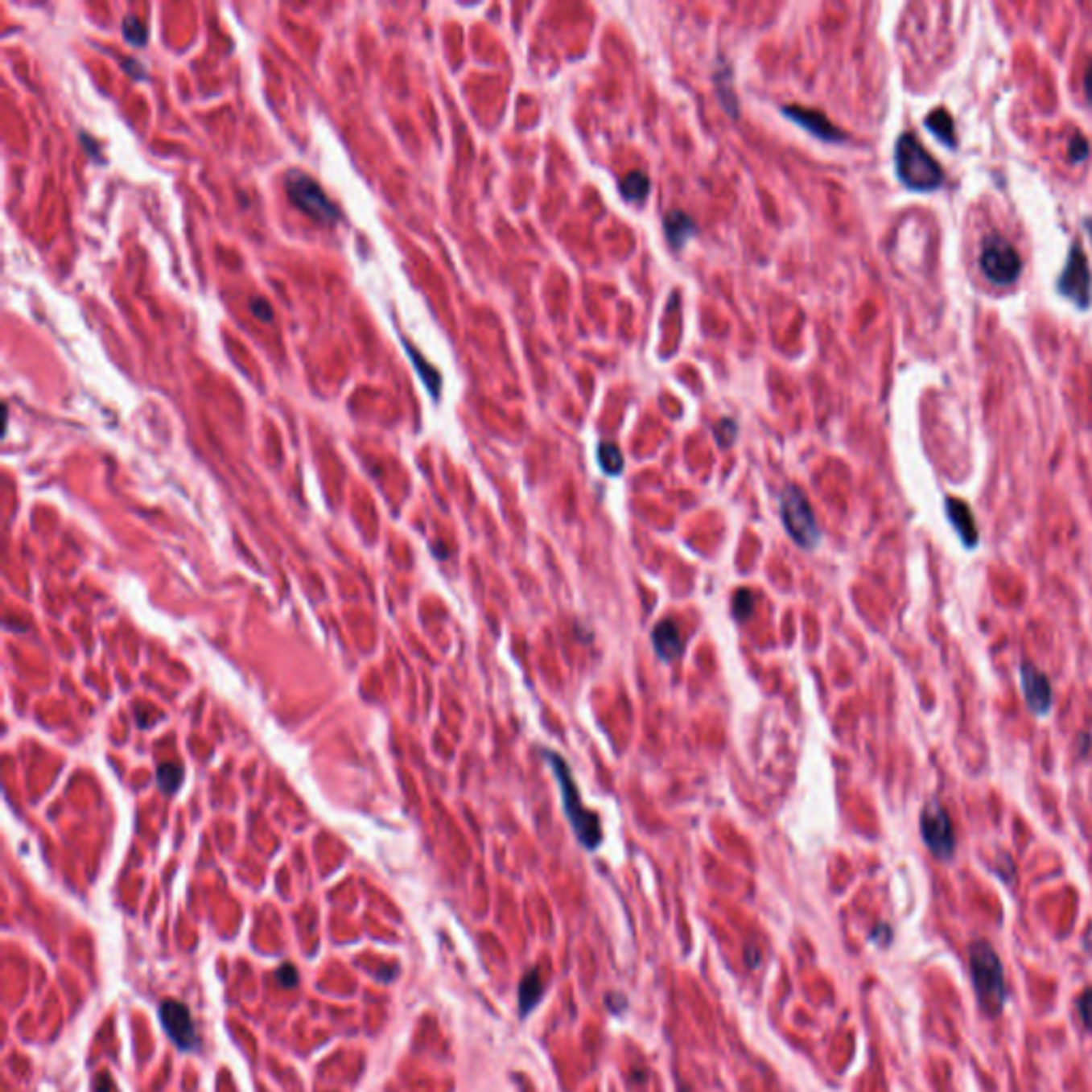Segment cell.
Instances as JSON below:
<instances>
[{"mask_svg":"<svg viewBox=\"0 0 1092 1092\" xmlns=\"http://www.w3.org/2000/svg\"><path fill=\"white\" fill-rule=\"evenodd\" d=\"M969 960L977 1003L983 1013H988L990 1018H996L1007 1001L1001 958L996 956L995 947L990 946L988 941H973L969 947Z\"/></svg>","mask_w":1092,"mask_h":1092,"instance_id":"obj_1","label":"cell"},{"mask_svg":"<svg viewBox=\"0 0 1092 1092\" xmlns=\"http://www.w3.org/2000/svg\"><path fill=\"white\" fill-rule=\"evenodd\" d=\"M544 756L549 760V764L553 766V773L557 777V783H559V789H562V798H563V809H566V815L570 819V826H572L574 834L580 841V845L587 849H595L602 843V826H600V818L595 813L587 811L583 802H580V793L579 787L574 783L572 775H570V769L566 766V762L562 760V756H557V753H550V751H544Z\"/></svg>","mask_w":1092,"mask_h":1092,"instance_id":"obj_2","label":"cell"},{"mask_svg":"<svg viewBox=\"0 0 1092 1092\" xmlns=\"http://www.w3.org/2000/svg\"><path fill=\"white\" fill-rule=\"evenodd\" d=\"M894 160L898 177L907 188L934 190L943 183V169L916 139V134L903 133L898 137Z\"/></svg>","mask_w":1092,"mask_h":1092,"instance_id":"obj_3","label":"cell"},{"mask_svg":"<svg viewBox=\"0 0 1092 1092\" xmlns=\"http://www.w3.org/2000/svg\"><path fill=\"white\" fill-rule=\"evenodd\" d=\"M779 514L785 531L800 549H815L819 544V527L806 495L798 487H787L779 495Z\"/></svg>","mask_w":1092,"mask_h":1092,"instance_id":"obj_4","label":"cell"},{"mask_svg":"<svg viewBox=\"0 0 1092 1092\" xmlns=\"http://www.w3.org/2000/svg\"><path fill=\"white\" fill-rule=\"evenodd\" d=\"M286 192L288 199L295 203V208H299L303 214H307L316 222L333 225L342 216L340 209L336 208V203L331 201L329 195L320 188V183L314 177L297 171V169L288 171Z\"/></svg>","mask_w":1092,"mask_h":1092,"instance_id":"obj_5","label":"cell"},{"mask_svg":"<svg viewBox=\"0 0 1092 1092\" xmlns=\"http://www.w3.org/2000/svg\"><path fill=\"white\" fill-rule=\"evenodd\" d=\"M920 832L928 851L943 862H950L956 854V834L952 819L939 800H930L920 815Z\"/></svg>","mask_w":1092,"mask_h":1092,"instance_id":"obj_6","label":"cell"},{"mask_svg":"<svg viewBox=\"0 0 1092 1092\" xmlns=\"http://www.w3.org/2000/svg\"><path fill=\"white\" fill-rule=\"evenodd\" d=\"M979 265H982L983 274L988 275L990 280L999 284V286H1007V284L1016 282L1020 271H1022V261H1020L1016 248L1007 239L999 237V235L986 237L982 245Z\"/></svg>","mask_w":1092,"mask_h":1092,"instance_id":"obj_7","label":"cell"},{"mask_svg":"<svg viewBox=\"0 0 1092 1092\" xmlns=\"http://www.w3.org/2000/svg\"><path fill=\"white\" fill-rule=\"evenodd\" d=\"M1058 293L1062 297H1067L1069 301H1073L1075 306L1080 307V310H1086L1090 306V291H1092V280H1090V269H1088V261L1086 254L1082 250L1080 241H1075L1071 245V250H1069V258L1067 265L1062 269L1061 278H1058Z\"/></svg>","mask_w":1092,"mask_h":1092,"instance_id":"obj_8","label":"cell"},{"mask_svg":"<svg viewBox=\"0 0 1092 1092\" xmlns=\"http://www.w3.org/2000/svg\"><path fill=\"white\" fill-rule=\"evenodd\" d=\"M159 1018L165 1032L177 1048L183 1052H192L199 1048V1032H196L195 1020L183 1003L175 1001V999L163 1001L159 1007Z\"/></svg>","mask_w":1092,"mask_h":1092,"instance_id":"obj_9","label":"cell"},{"mask_svg":"<svg viewBox=\"0 0 1092 1092\" xmlns=\"http://www.w3.org/2000/svg\"><path fill=\"white\" fill-rule=\"evenodd\" d=\"M1020 683H1022V694H1024L1028 711L1032 715H1037V717H1045L1052 711V704H1054V694H1052L1049 678L1032 661H1022L1020 664Z\"/></svg>","mask_w":1092,"mask_h":1092,"instance_id":"obj_10","label":"cell"},{"mask_svg":"<svg viewBox=\"0 0 1092 1092\" xmlns=\"http://www.w3.org/2000/svg\"><path fill=\"white\" fill-rule=\"evenodd\" d=\"M946 514L950 525H952L954 530H956V534H958L964 549L969 550L975 549L977 544H979V530H977L975 517H973V510L969 508V504L962 500H956V497H947Z\"/></svg>","mask_w":1092,"mask_h":1092,"instance_id":"obj_11","label":"cell"},{"mask_svg":"<svg viewBox=\"0 0 1092 1092\" xmlns=\"http://www.w3.org/2000/svg\"><path fill=\"white\" fill-rule=\"evenodd\" d=\"M783 113L787 117H792L793 122L800 124L802 129L813 133L819 139L826 141H843L845 139V134L841 130L836 129L834 124L824 116V113H819L815 109H805V107H798V105H789V107H783Z\"/></svg>","mask_w":1092,"mask_h":1092,"instance_id":"obj_12","label":"cell"},{"mask_svg":"<svg viewBox=\"0 0 1092 1092\" xmlns=\"http://www.w3.org/2000/svg\"><path fill=\"white\" fill-rule=\"evenodd\" d=\"M653 647L664 661H672L683 653V636L674 621H661L653 629Z\"/></svg>","mask_w":1092,"mask_h":1092,"instance_id":"obj_13","label":"cell"},{"mask_svg":"<svg viewBox=\"0 0 1092 1092\" xmlns=\"http://www.w3.org/2000/svg\"><path fill=\"white\" fill-rule=\"evenodd\" d=\"M664 231L672 248L681 250L687 244V239L696 233V222L691 220V216L685 214L683 209H670L664 216Z\"/></svg>","mask_w":1092,"mask_h":1092,"instance_id":"obj_14","label":"cell"},{"mask_svg":"<svg viewBox=\"0 0 1092 1092\" xmlns=\"http://www.w3.org/2000/svg\"><path fill=\"white\" fill-rule=\"evenodd\" d=\"M542 999V977L538 973V969H531L527 975L523 977V982L519 986V1007L521 1013L527 1016V1013L536 1007V1003Z\"/></svg>","mask_w":1092,"mask_h":1092,"instance_id":"obj_15","label":"cell"},{"mask_svg":"<svg viewBox=\"0 0 1092 1092\" xmlns=\"http://www.w3.org/2000/svg\"><path fill=\"white\" fill-rule=\"evenodd\" d=\"M651 190V179L645 171H632L623 177L621 195L629 203H642L649 196Z\"/></svg>","mask_w":1092,"mask_h":1092,"instance_id":"obj_16","label":"cell"},{"mask_svg":"<svg viewBox=\"0 0 1092 1092\" xmlns=\"http://www.w3.org/2000/svg\"><path fill=\"white\" fill-rule=\"evenodd\" d=\"M926 129L934 134V137H939L947 147H956V133H954V120L952 116L947 113L946 109H934L933 113H928L926 117Z\"/></svg>","mask_w":1092,"mask_h":1092,"instance_id":"obj_17","label":"cell"},{"mask_svg":"<svg viewBox=\"0 0 1092 1092\" xmlns=\"http://www.w3.org/2000/svg\"><path fill=\"white\" fill-rule=\"evenodd\" d=\"M406 350H408V354L412 356V363H414V367L418 369V373H421L422 382H425V386L429 389V393L434 395V399H438L439 389H442V378H439L438 369H435L434 365H429L427 359H425L412 344L406 342Z\"/></svg>","mask_w":1092,"mask_h":1092,"instance_id":"obj_18","label":"cell"},{"mask_svg":"<svg viewBox=\"0 0 1092 1092\" xmlns=\"http://www.w3.org/2000/svg\"><path fill=\"white\" fill-rule=\"evenodd\" d=\"M598 461L600 468H602L606 474H611V476H619L623 472V455L615 444H606V442L604 444H600Z\"/></svg>","mask_w":1092,"mask_h":1092,"instance_id":"obj_19","label":"cell"},{"mask_svg":"<svg viewBox=\"0 0 1092 1092\" xmlns=\"http://www.w3.org/2000/svg\"><path fill=\"white\" fill-rule=\"evenodd\" d=\"M183 781V770L179 764H163L159 766V785L163 792L173 793L179 789Z\"/></svg>","mask_w":1092,"mask_h":1092,"instance_id":"obj_20","label":"cell"},{"mask_svg":"<svg viewBox=\"0 0 1092 1092\" xmlns=\"http://www.w3.org/2000/svg\"><path fill=\"white\" fill-rule=\"evenodd\" d=\"M122 35L129 43L146 45L147 28L146 24H143V19H139L137 15H126V18L122 19Z\"/></svg>","mask_w":1092,"mask_h":1092,"instance_id":"obj_21","label":"cell"},{"mask_svg":"<svg viewBox=\"0 0 1092 1092\" xmlns=\"http://www.w3.org/2000/svg\"><path fill=\"white\" fill-rule=\"evenodd\" d=\"M753 604H756V598H753V593L749 589H739L736 595H734L732 602V611L734 616L739 619V621H747L753 612Z\"/></svg>","mask_w":1092,"mask_h":1092,"instance_id":"obj_22","label":"cell"},{"mask_svg":"<svg viewBox=\"0 0 1092 1092\" xmlns=\"http://www.w3.org/2000/svg\"><path fill=\"white\" fill-rule=\"evenodd\" d=\"M736 434H739V427H736V422L732 418H721L717 422V427H715V438L719 442V446H730L736 439Z\"/></svg>","mask_w":1092,"mask_h":1092,"instance_id":"obj_23","label":"cell"},{"mask_svg":"<svg viewBox=\"0 0 1092 1092\" xmlns=\"http://www.w3.org/2000/svg\"><path fill=\"white\" fill-rule=\"evenodd\" d=\"M250 310L258 320H262V323H271V320H274V307H271V303H269L265 297H252Z\"/></svg>","mask_w":1092,"mask_h":1092,"instance_id":"obj_24","label":"cell"},{"mask_svg":"<svg viewBox=\"0 0 1092 1092\" xmlns=\"http://www.w3.org/2000/svg\"><path fill=\"white\" fill-rule=\"evenodd\" d=\"M275 982L280 983L282 988H295V986L299 983L297 969H295L293 964H282L280 969L275 970Z\"/></svg>","mask_w":1092,"mask_h":1092,"instance_id":"obj_25","label":"cell"},{"mask_svg":"<svg viewBox=\"0 0 1092 1092\" xmlns=\"http://www.w3.org/2000/svg\"><path fill=\"white\" fill-rule=\"evenodd\" d=\"M1078 1009H1080V1016H1082V1020H1084L1086 1028H1090V1031H1092V988L1086 990V992L1080 996V1001H1078Z\"/></svg>","mask_w":1092,"mask_h":1092,"instance_id":"obj_26","label":"cell"},{"mask_svg":"<svg viewBox=\"0 0 1092 1092\" xmlns=\"http://www.w3.org/2000/svg\"><path fill=\"white\" fill-rule=\"evenodd\" d=\"M1069 154H1071V159L1073 160H1084L1088 156V141L1084 137H1073V139L1069 141Z\"/></svg>","mask_w":1092,"mask_h":1092,"instance_id":"obj_27","label":"cell"},{"mask_svg":"<svg viewBox=\"0 0 1092 1092\" xmlns=\"http://www.w3.org/2000/svg\"><path fill=\"white\" fill-rule=\"evenodd\" d=\"M1084 90H1086L1088 101L1092 103V62H1090V67H1088L1086 75H1084Z\"/></svg>","mask_w":1092,"mask_h":1092,"instance_id":"obj_28","label":"cell"},{"mask_svg":"<svg viewBox=\"0 0 1092 1092\" xmlns=\"http://www.w3.org/2000/svg\"><path fill=\"white\" fill-rule=\"evenodd\" d=\"M109 1086H111L109 1078H107V1075H98L97 1092H107V1090H109Z\"/></svg>","mask_w":1092,"mask_h":1092,"instance_id":"obj_29","label":"cell"},{"mask_svg":"<svg viewBox=\"0 0 1092 1092\" xmlns=\"http://www.w3.org/2000/svg\"><path fill=\"white\" fill-rule=\"evenodd\" d=\"M1086 229H1088V233H1090V237H1092V220H1086Z\"/></svg>","mask_w":1092,"mask_h":1092,"instance_id":"obj_30","label":"cell"}]
</instances>
